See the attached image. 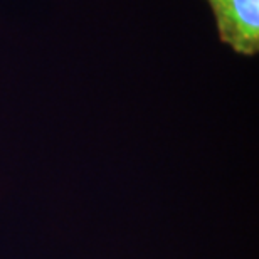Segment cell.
Listing matches in <instances>:
<instances>
[{
    "instance_id": "1",
    "label": "cell",
    "mask_w": 259,
    "mask_h": 259,
    "mask_svg": "<svg viewBox=\"0 0 259 259\" xmlns=\"http://www.w3.org/2000/svg\"><path fill=\"white\" fill-rule=\"evenodd\" d=\"M215 17L219 37L237 54L259 51V0H207Z\"/></svg>"
}]
</instances>
